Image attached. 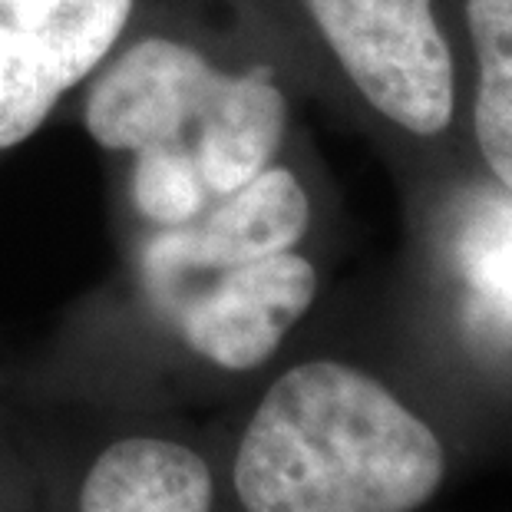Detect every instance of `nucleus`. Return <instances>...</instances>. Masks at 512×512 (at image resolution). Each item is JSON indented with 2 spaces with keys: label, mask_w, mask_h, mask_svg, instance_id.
<instances>
[{
  "label": "nucleus",
  "mask_w": 512,
  "mask_h": 512,
  "mask_svg": "<svg viewBox=\"0 0 512 512\" xmlns=\"http://www.w3.org/2000/svg\"><path fill=\"white\" fill-rule=\"evenodd\" d=\"M318 294L311 261L294 252L222 268L209 288L172 304L185 344L225 370L261 367Z\"/></svg>",
  "instance_id": "obj_5"
},
{
  "label": "nucleus",
  "mask_w": 512,
  "mask_h": 512,
  "mask_svg": "<svg viewBox=\"0 0 512 512\" xmlns=\"http://www.w3.org/2000/svg\"><path fill=\"white\" fill-rule=\"evenodd\" d=\"M367 103L417 136L453 116L450 47L430 0H304Z\"/></svg>",
  "instance_id": "obj_3"
},
{
  "label": "nucleus",
  "mask_w": 512,
  "mask_h": 512,
  "mask_svg": "<svg viewBox=\"0 0 512 512\" xmlns=\"http://www.w3.org/2000/svg\"><path fill=\"white\" fill-rule=\"evenodd\" d=\"M476 47V139L512 192V0H466Z\"/></svg>",
  "instance_id": "obj_8"
},
{
  "label": "nucleus",
  "mask_w": 512,
  "mask_h": 512,
  "mask_svg": "<svg viewBox=\"0 0 512 512\" xmlns=\"http://www.w3.org/2000/svg\"><path fill=\"white\" fill-rule=\"evenodd\" d=\"M311 219L301 182L288 169H261L235 192L215 195V205L192 222L166 228L152 238L146 271L152 294L172 288L199 271H222L242 261L291 252Z\"/></svg>",
  "instance_id": "obj_6"
},
{
  "label": "nucleus",
  "mask_w": 512,
  "mask_h": 512,
  "mask_svg": "<svg viewBox=\"0 0 512 512\" xmlns=\"http://www.w3.org/2000/svg\"><path fill=\"white\" fill-rule=\"evenodd\" d=\"M285 123L288 103L271 70L228 76L166 37L133 43L86 96L96 143L192 162L212 199L268 169Z\"/></svg>",
  "instance_id": "obj_2"
},
{
  "label": "nucleus",
  "mask_w": 512,
  "mask_h": 512,
  "mask_svg": "<svg viewBox=\"0 0 512 512\" xmlns=\"http://www.w3.org/2000/svg\"><path fill=\"white\" fill-rule=\"evenodd\" d=\"M209 189L192 162L176 156H136L133 169V202L149 222L159 228H176L192 222L205 205H209Z\"/></svg>",
  "instance_id": "obj_9"
},
{
  "label": "nucleus",
  "mask_w": 512,
  "mask_h": 512,
  "mask_svg": "<svg viewBox=\"0 0 512 512\" xmlns=\"http://www.w3.org/2000/svg\"><path fill=\"white\" fill-rule=\"evenodd\" d=\"M133 0H0V149L24 143L96 70Z\"/></svg>",
  "instance_id": "obj_4"
},
{
  "label": "nucleus",
  "mask_w": 512,
  "mask_h": 512,
  "mask_svg": "<svg viewBox=\"0 0 512 512\" xmlns=\"http://www.w3.org/2000/svg\"><path fill=\"white\" fill-rule=\"evenodd\" d=\"M80 512H212V473L182 443L119 440L86 473Z\"/></svg>",
  "instance_id": "obj_7"
},
{
  "label": "nucleus",
  "mask_w": 512,
  "mask_h": 512,
  "mask_svg": "<svg viewBox=\"0 0 512 512\" xmlns=\"http://www.w3.org/2000/svg\"><path fill=\"white\" fill-rule=\"evenodd\" d=\"M443 473L437 433L374 377L334 361L278 377L235 456L245 512H413Z\"/></svg>",
  "instance_id": "obj_1"
},
{
  "label": "nucleus",
  "mask_w": 512,
  "mask_h": 512,
  "mask_svg": "<svg viewBox=\"0 0 512 512\" xmlns=\"http://www.w3.org/2000/svg\"><path fill=\"white\" fill-rule=\"evenodd\" d=\"M496 278H499V285H503V291L512 298V252H503V261H499V268H496Z\"/></svg>",
  "instance_id": "obj_10"
}]
</instances>
